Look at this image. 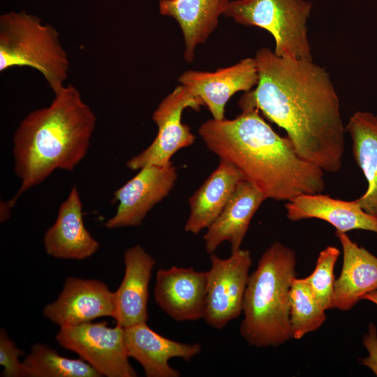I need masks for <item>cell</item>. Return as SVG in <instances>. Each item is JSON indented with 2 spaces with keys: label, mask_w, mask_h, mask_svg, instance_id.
I'll use <instances>...</instances> for the list:
<instances>
[{
  "label": "cell",
  "mask_w": 377,
  "mask_h": 377,
  "mask_svg": "<svg viewBox=\"0 0 377 377\" xmlns=\"http://www.w3.org/2000/svg\"><path fill=\"white\" fill-rule=\"evenodd\" d=\"M254 59L258 82L241 96L240 108L260 110L286 131L300 156L324 172H338L346 130L330 74L313 61L279 57L268 47Z\"/></svg>",
  "instance_id": "1"
},
{
  "label": "cell",
  "mask_w": 377,
  "mask_h": 377,
  "mask_svg": "<svg viewBox=\"0 0 377 377\" xmlns=\"http://www.w3.org/2000/svg\"><path fill=\"white\" fill-rule=\"evenodd\" d=\"M198 133L209 151L234 166L267 199L290 201L325 190L324 171L300 156L290 140L277 134L257 109L242 110L232 119H208Z\"/></svg>",
  "instance_id": "2"
},
{
  "label": "cell",
  "mask_w": 377,
  "mask_h": 377,
  "mask_svg": "<svg viewBox=\"0 0 377 377\" xmlns=\"http://www.w3.org/2000/svg\"><path fill=\"white\" fill-rule=\"evenodd\" d=\"M48 106L30 112L13 138L14 172L21 179L10 208L28 189L55 170L72 171L87 155L96 117L80 91L66 84Z\"/></svg>",
  "instance_id": "3"
},
{
  "label": "cell",
  "mask_w": 377,
  "mask_h": 377,
  "mask_svg": "<svg viewBox=\"0 0 377 377\" xmlns=\"http://www.w3.org/2000/svg\"><path fill=\"white\" fill-rule=\"evenodd\" d=\"M296 265L295 251L276 241L249 274L239 332L250 346L276 347L292 339L289 294Z\"/></svg>",
  "instance_id": "4"
},
{
  "label": "cell",
  "mask_w": 377,
  "mask_h": 377,
  "mask_svg": "<svg viewBox=\"0 0 377 377\" xmlns=\"http://www.w3.org/2000/svg\"><path fill=\"white\" fill-rule=\"evenodd\" d=\"M29 67L38 71L53 94L68 78L69 61L58 31L24 12L0 17V71Z\"/></svg>",
  "instance_id": "5"
},
{
  "label": "cell",
  "mask_w": 377,
  "mask_h": 377,
  "mask_svg": "<svg viewBox=\"0 0 377 377\" xmlns=\"http://www.w3.org/2000/svg\"><path fill=\"white\" fill-rule=\"evenodd\" d=\"M311 8L312 3L304 0H233L223 15L269 32L276 55L313 61L307 34Z\"/></svg>",
  "instance_id": "6"
},
{
  "label": "cell",
  "mask_w": 377,
  "mask_h": 377,
  "mask_svg": "<svg viewBox=\"0 0 377 377\" xmlns=\"http://www.w3.org/2000/svg\"><path fill=\"white\" fill-rule=\"evenodd\" d=\"M58 343L78 354L101 375L108 377H135L127 353L124 327L119 323L108 327L105 322L86 323L61 327Z\"/></svg>",
  "instance_id": "7"
},
{
  "label": "cell",
  "mask_w": 377,
  "mask_h": 377,
  "mask_svg": "<svg viewBox=\"0 0 377 377\" xmlns=\"http://www.w3.org/2000/svg\"><path fill=\"white\" fill-rule=\"evenodd\" d=\"M203 319L221 330L242 313L244 293L252 264L251 253L241 248L227 258L210 254Z\"/></svg>",
  "instance_id": "8"
},
{
  "label": "cell",
  "mask_w": 377,
  "mask_h": 377,
  "mask_svg": "<svg viewBox=\"0 0 377 377\" xmlns=\"http://www.w3.org/2000/svg\"><path fill=\"white\" fill-rule=\"evenodd\" d=\"M204 105L188 88L180 84L166 96L152 114L158 127L156 138L150 145L126 163L131 170H140L149 164L168 165L179 149L192 145L195 135L189 126L182 123L183 111L191 108L196 111Z\"/></svg>",
  "instance_id": "9"
},
{
  "label": "cell",
  "mask_w": 377,
  "mask_h": 377,
  "mask_svg": "<svg viewBox=\"0 0 377 377\" xmlns=\"http://www.w3.org/2000/svg\"><path fill=\"white\" fill-rule=\"evenodd\" d=\"M177 179L172 163L149 164L114 193L118 202L115 214L105 227L114 229L140 226L147 213L172 191Z\"/></svg>",
  "instance_id": "10"
},
{
  "label": "cell",
  "mask_w": 377,
  "mask_h": 377,
  "mask_svg": "<svg viewBox=\"0 0 377 377\" xmlns=\"http://www.w3.org/2000/svg\"><path fill=\"white\" fill-rule=\"evenodd\" d=\"M43 313L60 327L89 323L101 317L114 318L115 293L98 280L68 277L58 298L47 304Z\"/></svg>",
  "instance_id": "11"
},
{
  "label": "cell",
  "mask_w": 377,
  "mask_h": 377,
  "mask_svg": "<svg viewBox=\"0 0 377 377\" xmlns=\"http://www.w3.org/2000/svg\"><path fill=\"white\" fill-rule=\"evenodd\" d=\"M206 105L215 119H224L225 106L239 91L247 92L258 82L254 58H245L214 72L188 70L178 79Z\"/></svg>",
  "instance_id": "12"
},
{
  "label": "cell",
  "mask_w": 377,
  "mask_h": 377,
  "mask_svg": "<svg viewBox=\"0 0 377 377\" xmlns=\"http://www.w3.org/2000/svg\"><path fill=\"white\" fill-rule=\"evenodd\" d=\"M207 272L172 266L156 272L154 296L159 307L173 320L193 321L204 318Z\"/></svg>",
  "instance_id": "13"
},
{
  "label": "cell",
  "mask_w": 377,
  "mask_h": 377,
  "mask_svg": "<svg viewBox=\"0 0 377 377\" xmlns=\"http://www.w3.org/2000/svg\"><path fill=\"white\" fill-rule=\"evenodd\" d=\"M129 357L138 361L147 377H179L180 372L169 364L179 357L190 361L202 350L198 343H184L168 339L151 329L147 323L124 327Z\"/></svg>",
  "instance_id": "14"
},
{
  "label": "cell",
  "mask_w": 377,
  "mask_h": 377,
  "mask_svg": "<svg viewBox=\"0 0 377 377\" xmlns=\"http://www.w3.org/2000/svg\"><path fill=\"white\" fill-rule=\"evenodd\" d=\"M82 208L75 186L59 205L54 223L44 235L47 254L56 258L82 260L97 251L99 242L85 228Z\"/></svg>",
  "instance_id": "15"
},
{
  "label": "cell",
  "mask_w": 377,
  "mask_h": 377,
  "mask_svg": "<svg viewBox=\"0 0 377 377\" xmlns=\"http://www.w3.org/2000/svg\"><path fill=\"white\" fill-rule=\"evenodd\" d=\"M124 275L115 293L117 323L124 327L147 323L149 285L155 259L140 245L124 254Z\"/></svg>",
  "instance_id": "16"
},
{
  "label": "cell",
  "mask_w": 377,
  "mask_h": 377,
  "mask_svg": "<svg viewBox=\"0 0 377 377\" xmlns=\"http://www.w3.org/2000/svg\"><path fill=\"white\" fill-rule=\"evenodd\" d=\"M266 199L252 183L241 181L220 214L207 228L203 237L207 253H213L224 242L230 243L231 252L239 249L253 215Z\"/></svg>",
  "instance_id": "17"
},
{
  "label": "cell",
  "mask_w": 377,
  "mask_h": 377,
  "mask_svg": "<svg viewBox=\"0 0 377 377\" xmlns=\"http://www.w3.org/2000/svg\"><path fill=\"white\" fill-rule=\"evenodd\" d=\"M343 250L341 273L335 281L333 308L345 311L377 290V257L353 242L346 232L335 231Z\"/></svg>",
  "instance_id": "18"
},
{
  "label": "cell",
  "mask_w": 377,
  "mask_h": 377,
  "mask_svg": "<svg viewBox=\"0 0 377 377\" xmlns=\"http://www.w3.org/2000/svg\"><path fill=\"white\" fill-rule=\"evenodd\" d=\"M287 218L293 221L318 219L334 226L337 232L363 230L377 234V218L365 212L357 200L346 201L321 193L304 194L288 201Z\"/></svg>",
  "instance_id": "19"
},
{
  "label": "cell",
  "mask_w": 377,
  "mask_h": 377,
  "mask_svg": "<svg viewBox=\"0 0 377 377\" xmlns=\"http://www.w3.org/2000/svg\"><path fill=\"white\" fill-rule=\"evenodd\" d=\"M230 0H160L161 15L173 18L184 38V57L191 62L197 47L205 43L219 24Z\"/></svg>",
  "instance_id": "20"
},
{
  "label": "cell",
  "mask_w": 377,
  "mask_h": 377,
  "mask_svg": "<svg viewBox=\"0 0 377 377\" xmlns=\"http://www.w3.org/2000/svg\"><path fill=\"white\" fill-rule=\"evenodd\" d=\"M242 180V175L234 166L220 160L218 167L188 198L190 213L184 226L185 231L196 235L207 229Z\"/></svg>",
  "instance_id": "21"
},
{
  "label": "cell",
  "mask_w": 377,
  "mask_h": 377,
  "mask_svg": "<svg viewBox=\"0 0 377 377\" xmlns=\"http://www.w3.org/2000/svg\"><path fill=\"white\" fill-rule=\"evenodd\" d=\"M345 130L352 140L354 158L367 182L365 193L356 200L365 212L377 218V115L357 111Z\"/></svg>",
  "instance_id": "22"
},
{
  "label": "cell",
  "mask_w": 377,
  "mask_h": 377,
  "mask_svg": "<svg viewBox=\"0 0 377 377\" xmlns=\"http://www.w3.org/2000/svg\"><path fill=\"white\" fill-rule=\"evenodd\" d=\"M30 377H101L83 359L63 357L43 343L34 344L24 360Z\"/></svg>",
  "instance_id": "23"
},
{
  "label": "cell",
  "mask_w": 377,
  "mask_h": 377,
  "mask_svg": "<svg viewBox=\"0 0 377 377\" xmlns=\"http://www.w3.org/2000/svg\"><path fill=\"white\" fill-rule=\"evenodd\" d=\"M325 309L311 292L304 278L293 279L289 294L291 338L299 340L319 329L326 320Z\"/></svg>",
  "instance_id": "24"
},
{
  "label": "cell",
  "mask_w": 377,
  "mask_h": 377,
  "mask_svg": "<svg viewBox=\"0 0 377 377\" xmlns=\"http://www.w3.org/2000/svg\"><path fill=\"white\" fill-rule=\"evenodd\" d=\"M340 251L329 246L322 250L311 274L304 278L311 292L327 311L333 308V296L336 279L334 270Z\"/></svg>",
  "instance_id": "25"
},
{
  "label": "cell",
  "mask_w": 377,
  "mask_h": 377,
  "mask_svg": "<svg viewBox=\"0 0 377 377\" xmlns=\"http://www.w3.org/2000/svg\"><path fill=\"white\" fill-rule=\"evenodd\" d=\"M24 351L17 348L15 343L8 335L5 329L0 330V365L3 371V377H30L23 362L19 360Z\"/></svg>",
  "instance_id": "26"
},
{
  "label": "cell",
  "mask_w": 377,
  "mask_h": 377,
  "mask_svg": "<svg viewBox=\"0 0 377 377\" xmlns=\"http://www.w3.org/2000/svg\"><path fill=\"white\" fill-rule=\"evenodd\" d=\"M362 343L368 355L360 358V363L370 369L377 376V328L375 324L369 325L368 331L363 336Z\"/></svg>",
  "instance_id": "27"
},
{
  "label": "cell",
  "mask_w": 377,
  "mask_h": 377,
  "mask_svg": "<svg viewBox=\"0 0 377 377\" xmlns=\"http://www.w3.org/2000/svg\"><path fill=\"white\" fill-rule=\"evenodd\" d=\"M10 207L8 202H1V223L4 222L10 217Z\"/></svg>",
  "instance_id": "28"
},
{
  "label": "cell",
  "mask_w": 377,
  "mask_h": 377,
  "mask_svg": "<svg viewBox=\"0 0 377 377\" xmlns=\"http://www.w3.org/2000/svg\"><path fill=\"white\" fill-rule=\"evenodd\" d=\"M363 300H368L377 305V290L368 293L363 297Z\"/></svg>",
  "instance_id": "29"
}]
</instances>
